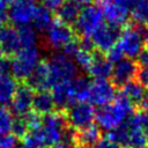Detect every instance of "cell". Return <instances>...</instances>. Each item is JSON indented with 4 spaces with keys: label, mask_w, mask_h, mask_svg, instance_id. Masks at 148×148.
<instances>
[{
    "label": "cell",
    "mask_w": 148,
    "mask_h": 148,
    "mask_svg": "<svg viewBox=\"0 0 148 148\" xmlns=\"http://www.w3.org/2000/svg\"><path fill=\"white\" fill-rule=\"evenodd\" d=\"M34 90L27 84H18L10 103V110L17 117H22L29 111L32 110V99H34Z\"/></svg>",
    "instance_id": "14"
},
{
    "label": "cell",
    "mask_w": 148,
    "mask_h": 148,
    "mask_svg": "<svg viewBox=\"0 0 148 148\" xmlns=\"http://www.w3.org/2000/svg\"><path fill=\"white\" fill-rule=\"evenodd\" d=\"M8 20V10H7V5L0 1V28L6 24Z\"/></svg>",
    "instance_id": "43"
},
{
    "label": "cell",
    "mask_w": 148,
    "mask_h": 148,
    "mask_svg": "<svg viewBox=\"0 0 148 148\" xmlns=\"http://www.w3.org/2000/svg\"><path fill=\"white\" fill-rule=\"evenodd\" d=\"M40 1L43 3L42 6L45 7L46 9H49L51 13L52 12H58V9L65 2V0H40Z\"/></svg>",
    "instance_id": "38"
},
{
    "label": "cell",
    "mask_w": 148,
    "mask_h": 148,
    "mask_svg": "<svg viewBox=\"0 0 148 148\" xmlns=\"http://www.w3.org/2000/svg\"><path fill=\"white\" fill-rule=\"evenodd\" d=\"M56 108L54 101L52 97V94L49 92L47 90H42V91H36L34 94V99H32V110L40 114H49L53 112V109Z\"/></svg>",
    "instance_id": "19"
},
{
    "label": "cell",
    "mask_w": 148,
    "mask_h": 148,
    "mask_svg": "<svg viewBox=\"0 0 148 148\" xmlns=\"http://www.w3.org/2000/svg\"><path fill=\"white\" fill-rule=\"evenodd\" d=\"M139 68H148V51L143 50L139 56H138V61H136Z\"/></svg>",
    "instance_id": "42"
},
{
    "label": "cell",
    "mask_w": 148,
    "mask_h": 148,
    "mask_svg": "<svg viewBox=\"0 0 148 148\" xmlns=\"http://www.w3.org/2000/svg\"><path fill=\"white\" fill-rule=\"evenodd\" d=\"M132 16L136 23H141L148 29V1L146 2V5L140 10L133 12Z\"/></svg>",
    "instance_id": "33"
},
{
    "label": "cell",
    "mask_w": 148,
    "mask_h": 148,
    "mask_svg": "<svg viewBox=\"0 0 148 148\" xmlns=\"http://www.w3.org/2000/svg\"><path fill=\"white\" fill-rule=\"evenodd\" d=\"M104 24L103 13L97 5H89L84 7L74 24L75 31L81 35V37H91Z\"/></svg>",
    "instance_id": "5"
},
{
    "label": "cell",
    "mask_w": 148,
    "mask_h": 148,
    "mask_svg": "<svg viewBox=\"0 0 148 148\" xmlns=\"http://www.w3.org/2000/svg\"><path fill=\"white\" fill-rule=\"evenodd\" d=\"M25 81H27V84L32 90H36V91L47 90L49 88H51V82H50V76H49L46 64L40 62Z\"/></svg>",
    "instance_id": "18"
},
{
    "label": "cell",
    "mask_w": 148,
    "mask_h": 148,
    "mask_svg": "<svg viewBox=\"0 0 148 148\" xmlns=\"http://www.w3.org/2000/svg\"><path fill=\"white\" fill-rule=\"evenodd\" d=\"M121 92L134 104H139L143 97L147 95L146 92V88L143 84H141L138 80H132L130 81L127 84H125L123 88H121Z\"/></svg>",
    "instance_id": "25"
},
{
    "label": "cell",
    "mask_w": 148,
    "mask_h": 148,
    "mask_svg": "<svg viewBox=\"0 0 148 148\" xmlns=\"http://www.w3.org/2000/svg\"><path fill=\"white\" fill-rule=\"evenodd\" d=\"M138 106H139V110H142V111H145V112H147L148 113V94L143 97V99L138 104Z\"/></svg>",
    "instance_id": "45"
},
{
    "label": "cell",
    "mask_w": 148,
    "mask_h": 148,
    "mask_svg": "<svg viewBox=\"0 0 148 148\" xmlns=\"http://www.w3.org/2000/svg\"><path fill=\"white\" fill-rule=\"evenodd\" d=\"M3 54H5V52H3V50H2V47H1V45H0V60L3 58Z\"/></svg>",
    "instance_id": "50"
},
{
    "label": "cell",
    "mask_w": 148,
    "mask_h": 148,
    "mask_svg": "<svg viewBox=\"0 0 148 148\" xmlns=\"http://www.w3.org/2000/svg\"><path fill=\"white\" fill-rule=\"evenodd\" d=\"M45 39L50 47L62 50L65 45L74 39V30L69 25L56 20L45 31Z\"/></svg>",
    "instance_id": "9"
},
{
    "label": "cell",
    "mask_w": 148,
    "mask_h": 148,
    "mask_svg": "<svg viewBox=\"0 0 148 148\" xmlns=\"http://www.w3.org/2000/svg\"><path fill=\"white\" fill-rule=\"evenodd\" d=\"M12 74V59L8 57H3L0 60V76L10 75Z\"/></svg>",
    "instance_id": "37"
},
{
    "label": "cell",
    "mask_w": 148,
    "mask_h": 148,
    "mask_svg": "<svg viewBox=\"0 0 148 148\" xmlns=\"http://www.w3.org/2000/svg\"><path fill=\"white\" fill-rule=\"evenodd\" d=\"M23 120L25 121L29 131L30 130H36V128H39L42 126V118L38 113H36L34 110L29 111L28 113H25L24 116H22Z\"/></svg>",
    "instance_id": "32"
},
{
    "label": "cell",
    "mask_w": 148,
    "mask_h": 148,
    "mask_svg": "<svg viewBox=\"0 0 148 148\" xmlns=\"http://www.w3.org/2000/svg\"><path fill=\"white\" fill-rule=\"evenodd\" d=\"M52 23H53V18H52L51 12L43 6H37L36 13H35V16L32 20L34 29L37 31L45 32Z\"/></svg>",
    "instance_id": "26"
},
{
    "label": "cell",
    "mask_w": 148,
    "mask_h": 148,
    "mask_svg": "<svg viewBox=\"0 0 148 148\" xmlns=\"http://www.w3.org/2000/svg\"><path fill=\"white\" fill-rule=\"evenodd\" d=\"M124 124L127 130L125 148H146L148 143H147L145 131L133 126L128 120H126Z\"/></svg>",
    "instance_id": "21"
},
{
    "label": "cell",
    "mask_w": 148,
    "mask_h": 148,
    "mask_svg": "<svg viewBox=\"0 0 148 148\" xmlns=\"http://www.w3.org/2000/svg\"><path fill=\"white\" fill-rule=\"evenodd\" d=\"M14 148H21V147H17V146H16V147H14Z\"/></svg>",
    "instance_id": "54"
},
{
    "label": "cell",
    "mask_w": 148,
    "mask_h": 148,
    "mask_svg": "<svg viewBox=\"0 0 148 148\" xmlns=\"http://www.w3.org/2000/svg\"><path fill=\"white\" fill-rule=\"evenodd\" d=\"M147 35L148 29L143 24L136 22L127 25L124 30H121L118 45L123 50L124 56L130 59L138 58V56L143 51Z\"/></svg>",
    "instance_id": "2"
},
{
    "label": "cell",
    "mask_w": 148,
    "mask_h": 148,
    "mask_svg": "<svg viewBox=\"0 0 148 148\" xmlns=\"http://www.w3.org/2000/svg\"><path fill=\"white\" fill-rule=\"evenodd\" d=\"M49 71L51 88L58 83L71 82L77 75V66L65 54H53L45 62Z\"/></svg>",
    "instance_id": "3"
},
{
    "label": "cell",
    "mask_w": 148,
    "mask_h": 148,
    "mask_svg": "<svg viewBox=\"0 0 148 148\" xmlns=\"http://www.w3.org/2000/svg\"><path fill=\"white\" fill-rule=\"evenodd\" d=\"M116 89L109 80H94L90 83L88 103L98 108L111 103L116 97Z\"/></svg>",
    "instance_id": "10"
},
{
    "label": "cell",
    "mask_w": 148,
    "mask_h": 148,
    "mask_svg": "<svg viewBox=\"0 0 148 148\" xmlns=\"http://www.w3.org/2000/svg\"><path fill=\"white\" fill-rule=\"evenodd\" d=\"M79 45H80V50L86 51V52H92L95 49V45L92 43L91 37H81L79 39Z\"/></svg>",
    "instance_id": "39"
},
{
    "label": "cell",
    "mask_w": 148,
    "mask_h": 148,
    "mask_svg": "<svg viewBox=\"0 0 148 148\" xmlns=\"http://www.w3.org/2000/svg\"><path fill=\"white\" fill-rule=\"evenodd\" d=\"M145 45H146V50L148 51V35L146 36V39H145Z\"/></svg>",
    "instance_id": "51"
},
{
    "label": "cell",
    "mask_w": 148,
    "mask_h": 148,
    "mask_svg": "<svg viewBox=\"0 0 148 148\" xmlns=\"http://www.w3.org/2000/svg\"><path fill=\"white\" fill-rule=\"evenodd\" d=\"M51 94L54 101V105L59 110H67L72 104L75 103L71 82H62L53 86Z\"/></svg>",
    "instance_id": "17"
},
{
    "label": "cell",
    "mask_w": 148,
    "mask_h": 148,
    "mask_svg": "<svg viewBox=\"0 0 148 148\" xmlns=\"http://www.w3.org/2000/svg\"><path fill=\"white\" fill-rule=\"evenodd\" d=\"M40 53L37 46L22 47L12 59V74L18 80H27L40 64Z\"/></svg>",
    "instance_id": "4"
},
{
    "label": "cell",
    "mask_w": 148,
    "mask_h": 148,
    "mask_svg": "<svg viewBox=\"0 0 148 148\" xmlns=\"http://www.w3.org/2000/svg\"><path fill=\"white\" fill-rule=\"evenodd\" d=\"M49 148H69L68 146H66L65 143L60 142V143H57V145H53V146H50Z\"/></svg>",
    "instance_id": "48"
},
{
    "label": "cell",
    "mask_w": 148,
    "mask_h": 148,
    "mask_svg": "<svg viewBox=\"0 0 148 148\" xmlns=\"http://www.w3.org/2000/svg\"><path fill=\"white\" fill-rule=\"evenodd\" d=\"M17 138H15L12 133L0 134V148H14L16 147Z\"/></svg>",
    "instance_id": "35"
},
{
    "label": "cell",
    "mask_w": 148,
    "mask_h": 148,
    "mask_svg": "<svg viewBox=\"0 0 148 148\" xmlns=\"http://www.w3.org/2000/svg\"><path fill=\"white\" fill-rule=\"evenodd\" d=\"M0 45L7 56H15L21 50L17 29L12 25H3L0 28Z\"/></svg>",
    "instance_id": "16"
},
{
    "label": "cell",
    "mask_w": 148,
    "mask_h": 148,
    "mask_svg": "<svg viewBox=\"0 0 148 148\" xmlns=\"http://www.w3.org/2000/svg\"><path fill=\"white\" fill-rule=\"evenodd\" d=\"M138 71H139V66L133 59H130V58L121 59L113 66L112 74H111L112 84L114 87L123 88L130 81L135 80Z\"/></svg>",
    "instance_id": "12"
},
{
    "label": "cell",
    "mask_w": 148,
    "mask_h": 148,
    "mask_svg": "<svg viewBox=\"0 0 148 148\" xmlns=\"http://www.w3.org/2000/svg\"><path fill=\"white\" fill-rule=\"evenodd\" d=\"M136 80L148 88V68H139L136 74Z\"/></svg>",
    "instance_id": "41"
},
{
    "label": "cell",
    "mask_w": 148,
    "mask_h": 148,
    "mask_svg": "<svg viewBox=\"0 0 148 148\" xmlns=\"http://www.w3.org/2000/svg\"><path fill=\"white\" fill-rule=\"evenodd\" d=\"M91 148H123V147H120L118 143L111 141L110 139L105 138V139H101V140H99L94 147H91Z\"/></svg>",
    "instance_id": "40"
},
{
    "label": "cell",
    "mask_w": 148,
    "mask_h": 148,
    "mask_svg": "<svg viewBox=\"0 0 148 148\" xmlns=\"http://www.w3.org/2000/svg\"><path fill=\"white\" fill-rule=\"evenodd\" d=\"M36 8L35 0H15L9 6L8 18L18 28L29 25L34 20Z\"/></svg>",
    "instance_id": "8"
},
{
    "label": "cell",
    "mask_w": 148,
    "mask_h": 148,
    "mask_svg": "<svg viewBox=\"0 0 148 148\" xmlns=\"http://www.w3.org/2000/svg\"><path fill=\"white\" fill-rule=\"evenodd\" d=\"M17 34H18V39H20L21 49L22 47L36 46V43H37V34H36V30L34 28H31L30 25L20 27L17 29Z\"/></svg>",
    "instance_id": "28"
},
{
    "label": "cell",
    "mask_w": 148,
    "mask_h": 148,
    "mask_svg": "<svg viewBox=\"0 0 148 148\" xmlns=\"http://www.w3.org/2000/svg\"><path fill=\"white\" fill-rule=\"evenodd\" d=\"M10 132L17 139H23L25 136V134L29 132V128H28V126H27V124H25V121L23 120L22 117H17L16 119L13 120Z\"/></svg>",
    "instance_id": "31"
},
{
    "label": "cell",
    "mask_w": 148,
    "mask_h": 148,
    "mask_svg": "<svg viewBox=\"0 0 148 148\" xmlns=\"http://www.w3.org/2000/svg\"><path fill=\"white\" fill-rule=\"evenodd\" d=\"M72 148H87V147H83V146H80V145H74Z\"/></svg>",
    "instance_id": "52"
},
{
    "label": "cell",
    "mask_w": 148,
    "mask_h": 148,
    "mask_svg": "<svg viewBox=\"0 0 148 148\" xmlns=\"http://www.w3.org/2000/svg\"><path fill=\"white\" fill-rule=\"evenodd\" d=\"M145 134H146V139H147V143H148V127L145 130Z\"/></svg>",
    "instance_id": "53"
},
{
    "label": "cell",
    "mask_w": 148,
    "mask_h": 148,
    "mask_svg": "<svg viewBox=\"0 0 148 148\" xmlns=\"http://www.w3.org/2000/svg\"><path fill=\"white\" fill-rule=\"evenodd\" d=\"M73 61L75 62V65L79 68L88 72V69H89V67L91 65V61H92V53L79 50L77 53L73 57Z\"/></svg>",
    "instance_id": "30"
},
{
    "label": "cell",
    "mask_w": 148,
    "mask_h": 148,
    "mask_svg": "<svg viewBox=\"0 0 148 148\" xmlns=\"http://www.w3.org/2000/svg\"><path fill=\"white\" fill-rule=\"evenodd\" d=\"M133 112V103L120 91L111 103L98 108L95 120L99 128L110 132L121 126Z\"/></svg>",
    "instance_id": "1"
},
{
    "label": "cell",
    "mask_w": 148,
    "mask_h": 148,
    "mask_svg": "<svg viewBox=\"0 0 148 148\" xmlns=\"http://www.w3.org/2000/svg\"><path fill=\"white\" fill-rule=\"evenodd\" d=\"M110 1H112L113 3H117L119 6L127 7V8H131V5H132V0H110Z\"/></svg>",
    "instance_id": "46"
},
{
    "label": "cell",
    "mask_w": 148,
    "mask_h": 148,
    "mask_svg": "<svg viewBox=\"0 0 148 148\" xmlns=\"http://www.w3.org/2000/svg\"><path fill=\"white\" fill-rule=\"evenodd\" d=\"M77 5H80V6H89V5H91V2H92V0H74Z\"/></svg>",
    "instance_id": "47"
},
{
    "label": "cell",
    "mask_w": 148,
    "mask_h": 148,
    "mask_svg": "<svg viewBox=\"0 0 148 148\" xmlns=\"http://www.w3.org/2000/svg\"><path fill=\"white\" fill-rule=\"evenodd\" d=\"M98 6L109 25L120 29L127 23L130 18V8L113 3L110 0H99Z\"/></svg>",
    "instance_id": "11"
},
{
    "label": "cell",
    "mask_w": 148,
    "mask_h": 148,
    "mask_svg": "<svg viewBox=\"0 0 148 148\" xmlns=\"http://www.w3.org/2000/svg\"><path fill=\"white\" fill-rule=\"evenodd\" d=\"M71 88L73 91V96L76 102H88L89 89H90V81L87 76H76L74 80L71 81Z\"/></svg>",
    "instance_id": "24"
},
{
    "label": "cell",
    "mask_w": 148,
    "mask_h": 148,
    "mask_svg": "<svg viewBox=\"0 0 148 148\" xmlns=\"http://www.w3.org/2000/svg\"><path fill=\"white\" fill-rule=\"evenodd\" d=\"M66 119L68 125L75 131L92 125L96 110L88 102H76L66 110Z\"/></svg>",
    "instance_id": "7"
},
{
    "label": "cell",
    "mask_w": 148,
    "mask_h": 148,
    "mask_svg": "<svg viewBox=\"0 0 148 148\" xmlns=\"http://www.w3.org/2000/svg\"><path fill=\"white\" fill-rule=\"evenodd\" d=\"M80 50V45H79V39L76 40V39H73L72 42H69L67 45H65L64 47H62V54H65L66 57H68V58H73L76 53H77V51Z\"/></svg>",
    "instance_id": "36"
},
{
    "label": "cell",
    "mask_w": 148,
    "mask_h": 148,
    "mask_svg": "<svg viewBox=\"0 0 148 148\" xmlns=\"http://www.w3.org/2000/svg\"><path fill=\"white\" fill-rule=\"evenodd\" d=\"M112 62L102 52H92V61L88 73L94 77V80H108L112 74Z\"/></svg>",
    "instance_id": "15"
},
{
    "label": "cell",
    "mask_w": 148,
    "mask_h": 148,
    "mask_svg": "<svg viewBox=\"0 0 148 148\" xmlns=\"http://www.w3.org/2000/svg\"><path fill=\"white\" fill-rule=\"evenodd\" d=\"M23 148H45L46 141L42 131V126L36 130H30L22 139Z\"/></svg>",
    "instance_id": "27"
},
{
    "label": "cell",
    "mask_w": 148,
    "mask_h": 148,
    "mask_svg": "<svg viewBox=\"0 0 148 148\" xmlns=\"http://www.w3.org/2000/svg\"><path fill=\"white\" fill-rule=\"evenodd\" d=\"M17 86L18 84L16 83L15 79L12 77L10 75L0 76V105L1 106L10 105Z\"/></svg>",
    "instance_id": "23"
},
{
    "label": "cell",
    "mask_w": 148,
    "mask_h": 148,
    "mask_svg": "<svg viewBox=\"0 0 148 148\" xmlns=\"http://www.w3.org/2000/svg\"><path fill=\"white\" fill-rule=\"evenodd\" d=\"M13 114L6 108L0 105V134H8L12 131L13 125Z\"/></svg>",
    "instance_id": "29"
},
{
    "label": "cell",
    "mask_w": 148,
    "mask_h": 148,
    "mask_svg": "<svg viewBox=\"0 0 148 148\" xmlns=\"http://www.w3.org/2000/svg\"><path fill=\"white\" fill-rule=\"evenodd\" d=\"M148 0H132V5H131V10L132 13L133 12H136V10H140L147 2Z\"/></svg>",
    "instance_id": "44"
},
{
    "label": "cell",
    "mask_w": 148,
    "mask_h": 148,
    "mask_svg": "<svg viewBox=\"0 0 148 148\" xmlns=\"http://www.w3.org/2000/svg\"><path fill=\"white\" fill-rule=\"evenodd\" d=\"M68 123L65 113L51 112L42 118V131L46 141V145L53 146L62 142V136L68 127Z\"/></svg>",
    "instance_id": "6"
},
{
    "label": "cell",
    "mask_w": 148,
    "mask_h": 148,
    "mask_svg": "<svg viewBox=\"0 0 148 148\" xmlns=\"http://www.w3.org/2000/svg\"><path fill=\"white\" fill-rule=\"evenodd\" d=\"M120 32L121 30L119 28L109 24H103L96 32L92 34L91 39L97 51L104 53L108 52L111 47H113L118 43Z\"/></svg>",
    "instance_id": "13"
},
{
    "label": "cell",
    "mask_w": 148,
    "mask_h": 148,
    "mask_svg": "<svg viewBox=\"0 0 148 148\" xmlns=\"http://www.w3.org/2000/svg\"><path fill=\"white\" fill-rule=\"evenodd\" d=\"M106 58H108L112 64H117L118 61H120L121 59H124V58H126V57L124 56L123 50L120 49V46H119L118 43H117L113 47H111V49L108 51Z\"/></svg>",
    "instance_id": "34"
},
{
    "label": "cell",
    "mask_w": 148,
    "mask_h": 148,
    "mask_svg": "<svg viewBox=\"0 0 148 148\" xmlns=\"http://www.w3.org/2000/svg\"><path fill=\"white\" fill-rule=\"evenodd\" d=\"M99 140H101V130L95 124L76 131L75 145L90 148V147H94Z\"/></svg>",
    "instance_id": "20"
},
{
    "label": "cell",
    "mask_w": 148,
    "mask_h": 148,
    "mask_svg": "<svg viewBox=\"0 0 148 148\" xmlns=\"http://www.w3.org/2000/svg\"><path fill=\"white\" fill-rule=\"evenodd\" d=\"M0 1H2V2L6 3V5H8V3H13L15 0H0Z\"/></svg>",
    "instance_id": "49"
},
{
    "label": "cell",
    "mask_w": 148,
    "mask_h": 148,
    "mask_svg": "<svg viewBox=\"0 0 148 148\" xmlns=\"http://www.w3.org/2000/svg\"><path fill=\"white\" fill-rule=\"evenodd\" d=\"M81 6L77 5L74 0H65L62 6L58 9V20L67 25L69 24H75L80 12H81Z\"/></svg>",
    "instance_id": "22"
}]
</instances>
